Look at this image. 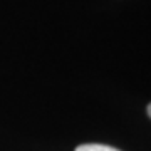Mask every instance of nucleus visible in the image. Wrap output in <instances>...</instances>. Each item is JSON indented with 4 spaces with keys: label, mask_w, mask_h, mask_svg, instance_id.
<instances>
[{
    "label": "nucleus",
    "mask_w": 151,
    "mask_h": 151,
    "mask_svg": "<svg viewBox=\"0 0 151 151\" xmlns=\"http://www.w3.org/2000/svg\"><path fill=\"white\" fill-rule=\"evenodd\" d=\"M146 113H148V116H150V118H151V104H150V106H148V109H146Z\"/></svg>",
    "instance_id": "f03ea898"
},
{
    "label": "nucleus",
    "mask_w": 151,
    "mask_h": 151,
    "mask_svg": "<svg viewBox=\"0 0 151 151\" xmlns=\"http://www.w3.org/2000/svg\"><path fill=\"white\" fill-rule=\"evenodd\" d=\"M76 151H119L113 146L108 145H97V143H89V145H81L76 148Z\"/></svg>",
    "instance_id": "f257e3e1"
}]
</instances>
